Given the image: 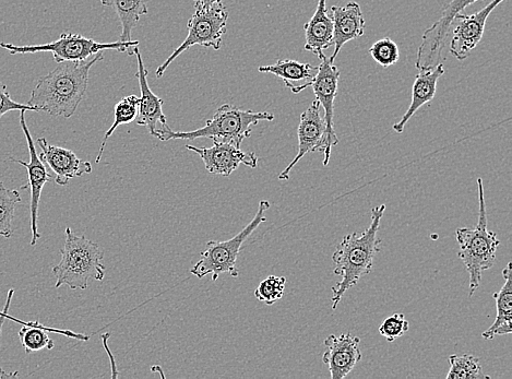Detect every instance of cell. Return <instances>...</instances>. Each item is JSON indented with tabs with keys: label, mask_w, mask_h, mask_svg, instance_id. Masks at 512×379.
<instances>
[{
	"label": "cell",
	"mask_w": 512,
	"mask_h": 379,
	"mask_svg": "<svg viewBox=\"0 0 512 379\" xmlns=\"http://www.w3.org/2000/svg\"><path fill=\"white\" fill-rule=\"evenodd\" d=\"M385 211L386 205L373 208L369 227L363 232L344 236L333 253L332 262L336 265L333 274L342 277V280L332 288L333 311L337 309L344 294L356 286L362 277L373 271L375 256L380 252L381 240L378 239V231Z\"/></svg>",
	"instance_id": "obj_2"
},
{
	"label": "cell",
	"mask_w": 512,
	"mask_h": 379,
	"mask_svg": "<svg viewBox=\"0 0 512 379\" xmlns=\"http://www.w3.org/2000/svg\"><path fill=\"white\" fill-rule=\"evenodd\" d=\"M139 45V41L99 43L92 39L82 37L74 33H63L55 42L42 45L18 46L14 44L2 43L0 47L9 52L10 55H23L34 53H52L54 61L57 64L64 62H82L93 57L95 54L104 51H117L134 55V49Z\"/></svg>",
	"instance_id": "obj_7"
},
{
	"label": "cell",
	"mask_w": 512,
	"mask_h": 379,
	"mask_svg": "<svg viewBox=\"0 0 512 379\" xmlns=\"http://www.w3.org/2000/svg\"><path fill=\"white\" fill-rule=\"evenodd\" d=\"M327 348L323 361L332 379L347 377L362 360L361 339L351 334L330 335L324 341Z\"/></svg>",
	"instance_id": "obj_16"
},
{
	"label": "cell",
	"mask_w": 512,
	"mask_h": 379,
	"mask_svg": "<svg viewBox=\"0 0 512 379\" xmlns=\"http://www.w3.org/2000/svg\"><path fill=\"white\" fill-rule=\"evenodd\" d=\"M229 11L222 3L217 5L202 7L195 6V13L188 20V35L185 41L177 47L171 56L160 65L156 71V76L161 78L166 69L175 61L178 56L195 45L201 47H211L213 50H220L222 40L228 26Z\"/></svg>",
	"instance_id": "obj_8"
},
{
	"label": "cell",
	"mask_w": 512,
	"mask_h": 379,
	"mask_svg": "<svg viewBox=\"0 0 512 379\" xmlns=\"http://www.w3.org/2000/svg\"><path fill=\"white\" fill-rule=\"evenodd\" d=\"M149 0H101L103 6L112 7L122 23L119 42L133 41L132 32L142 16L148 14Z\"/></svg>",
	"instance_id": "obj_24"
},
{
	"label": "cell",
	"mask_w": 512,
	"mask_h": 379,
	"mask_svg": "<svg viewBox=\"0 0 512 379\" xmlns=\"http://www.w3.org/2000/svg\"><path fill=\"white\" fill-rule=\"evenodd\" d=\"M138 108L139 98L136 96L126 97L115 105L114 123L104 135L101 148L99 150V155L97 159H95V162L100 163L104 153L106 142L114 134L115 130L121 125L130 124L136 121L138 115Z\"/></svg>",
	"instance_id": "obj_26"
},
{
	"label": "cell",
	"mask_w": 512,
	"mask_h": 379,
	"mask_svg": "<svg viewBox=\"0 0 512 379\" xmlns=\"http://www.w3.org/2000/svg\"><path fill=\"white\" fill-rule=\"evenodd\" d=\"M195 6L209 7L222 3V0H194Z\"/></svg>",
	"instance_id": "obj_33"
},
{
	"label": "cell",
	"mask_w": 512,
	"mask_h": 379,
	"mask_svg": "<svg viewBox=\"0 0 512 379\" xmlns=\"http://www.w3.org/2000/svg\"><path fill=\"white\" fill-rule=\"evenodd\" d=\"M104 59L100 52L82 62H64L39 79L28 105L35 112H45L56 118H70L86 97L91 68Z\"/></svg>",
	"instance_id": "obj_1"
},
{
	"label": "cell",
	"mask_w": 512,
	"mask_h": 379,
	"mask_svg": "<svg viewBox=\"0 0 512 379\" xmlns=\"http://www.w3.org/2000/svg\"><path fill=\"white\" fill-rule=\"evenodd\" d=\"M40 155L44 164L55 174L59 186H67L70 180L92 173V164L76 156L74 151L49 144L45 138H39Z\"/></svg>",
	"instance_id": "obj_17"
},
{
	"label": "cell",
	"mask_w": 512,
	"mask_h": 379,
	"mask_svg": "<svg viewBox=\"0 0 512 379\" xmlns=\"http://www.w3.org/2000/svg\"><path fill=\"white\" fill-rule=\"evenodd\" d=\"M20 203L21 197L17 189H8L0 182V236L5 239L14 235L15 211Z\"/></svg>",
	"instance_id": "obj_27"
},
{
	"label": "cell",
	"mask_w": 512,
	"mask_h": 379,
	"mask_svg": "<svg viewBox=\"0 0 512 379\" xmlns=\"http://www.w3.org/2000/svg\"><path fill=\"white\" fill-rule=\"evenodd\" d=\"M445 74L444 64H439L433 69L419 71L412 88V101L406 114L394 125V130L401 135L404 128L422 106L430 103L436 96L438 80Z\"/></svg>",
	"instance_id": "obj_19"
},
{
	"label": "cell",
	"mask_w": 512,
	"mask_h": 379,
	"mask_svg": "<svg viewBox=\"0 0 512 379\" xmlns=\"http://www.w3.org/2000/svg\"><path fill=\"white\" fill-rule=\"evenodd\" d=\"M186 149L197 153L205 163L206 170L214 175L229 177L241 164L250 169H256L258 157L253 152H244L230 144L214 142L211 148L186 146Z\"/></svg>",
	"instance_id": "obj_14"
},
{
	"label": "cell",
	"mask_w": 512,
	"mask_h": 379,
	"mask_svg": "<svg viewBox=\"0 0 512 379\" xmlns=\"http://www.w3.org/2000/svg\"><path fill=\"white\" fill-rule=\"evenodd\" d=\"M49 333L63 335L80 341L90 340V336L88 335L77 334L71 330L46 327L39 322H31L29 325H23L18 335L23 349H25L28 354H31L45 349L52 350L55 347L54 340L51 339Z\"/></svg>",
	"instance_id": "obj_23"
},
{
	"label": "cell",
	"mask_w": 512,
	"mask_h": 379,
	"mask_svg": "<svg viewBox=\"0 0 512 379\" xmlns=\"http://www.w3.org/2000/svg\"><path fill=\"white\" fill-rule=\"evenodd\" d=\"M275 115L269 112L244 111L231 104H224L218 109L206 126L192 130V132H174L170 129L160 140H196L209 138L213 142L230 144L241 148L244 139L249 138L253 128L261 121L271 122Z\"/></svg>",
	"instance_id": "obj_5"
},
{
	"label": "cell",
	"mask_w": 512,
	"mask_h": 379,
	"mask_svg": "<svg viewBox=\"0 0 512 379\" xmlns=\"http://www.w3.org/2000/svg\"><path fill=\"white\" fill-rule=\"evenodd\" d=\"M479 222L474 228H459L456 231L460 250L459 258L470 276V298L478 291L483 274L491 269L500 245L497 234L487 229V211L483 180L478 179Z\"/></svg>",
	"instance_id": "obj_4"
},
{
	"label": "cell",
	"mask_w": 512,
	"mask_h": 379,
	"mask_svg": "<svg viewBox=\"0 0 512 379\" xmlns=\"http://www.w3.org/2000/svg\"><path fill=\"white\" fill-rule=\"evenodd\" d=\"M331 18L333 22V46L335 51L329 57L335 64L342 47L350 41L363 37L366 23L360 4L350 2L347 5L332 6Z\"/></svg>",
	"instance_id": "obj_18"
},
{
	"label": "cell",
	"mask_w": 512,
	"mask_h": 379,
	"mask_svg": "<svg viewBox=\"0 0 512 379\" xmlns=\"http://www.w3.org/2000/svg\"><path fill=\"white\" fill-rule=\"evenodd\" d=\"M61 255V263L53 268L56 289L67 286L71 290H87L90 280H104V252L86 236H78L67 228Z\"/></svg>",
	"instance_id": "obj_3"
},
{
	"label": "cell",
	"mask_w": 512,
	"mask_h": 379,
	"mask_svg": "<svg viewBox=\"0 0 512 379\" xmlns=\"http://www.w3.org/2000/svg\"><path fill=\"white\" fill-rule=\"evenodd\" d=\"M13 111H34L28 104H20L11 98L8 88L3 82H0V118Z\"/></svg>",
	"instance_id": "obj_31"
},
{
	"label": "cell",
	"mask_w": 512,
	"mask_h": 379,
	"mask_svg": "<svg viewBox=\"0 0 512 379\" xmlns=\"http://www.w3.org/2000/svg\"><path fill=\"white\" fill-rule=\"evenodd\" d=\"M318 66L300 63L293 59H282L273 65L258 68L261 74H271L279 77L294 94L311 88L317 74Z\"/></svg>",
	"instance_id": "obj_20"
},
{
	"label": "cell",
	"mask_w": 512,
	"mask_h": 379,
	"mask_svg": "<svg viewBox=\"0 0 512 379\" xmlns=\"http://www.w3.org/2000/svg\"><path fill=\"white\" fill-rule=\"evenodd\" d=\"M14 294H15V290L14 289H11L8 292L7 301L5 303L4 310L0 311V315H4L6 312H9V307L11 305V301H13Z\"/></svg>",
	"instance_id": "obj_34"
},
{
	"label": "cell",
	"mask_w": 512,
	"mask_h": 379,
	"mask_svg": "<svg viewBox=\"0 0 512 379\" xmlns=\"http://www.w3.org/2000/svg\"><path fill=\"white\" fill-rule=\"evenodd\" d=\"M505 0H493L492 3L473 15H458L455 19L457 26L452 33L449 52L458 61L467 59L471 52L479 45L483 38L488 17L491 16L497 6Z\"/></svg>",
	"instance_id": "obj_13"
},
{
	"label": "cell",
	"mask_w": 512,
	"mask_h": 379,
	"mask_svg": "<svg viewBox=\"0 0 512 379\" xmlns=\"http://www.w3.org/2000/svg\"><path fill=\"white\" fill-rule=\"evenodd\" d=\"M512 265L508 263L503 270L505 283L499 292L493 295L496 301L497 317L494 324L484 331L483 339L492 340L496 336H507L512 334V281L511 272Z\"/></svg>",
	"instance_id": "obj_22"
},
{
	"label": "cell",
	"mask_w": 512,
	"mask_h": 379,
	"mask_svg": "<svg viewBox=\"0 0 512 379\" xmlns=\"http://www.w3.org/2000/svg\"><path fill=\"white\" fill-rule=\"evenodd\" d=\"M134 55L137 56V78L141 92L138 115L135 122L140 126H145L151 136L161 139L171 129L163 113L164 101L156 96L148 85V70L145 67L144 59H142L138 46L134 49Z\"/></svg>",
	"instance_id": "obj_12"
},
{
	"label": "cell",
	"mask_w": 512,
	"mask_h": 379,
	"mask_svg": "<svg viewBox=\"0 0 512 379\" xmlns=\"http://www.w3.org/2000/svg\"><path fill=\"white\" fill-rule=\"evenodd\" d=\"M20 125L22 128L23 134H25L27 139V144L30 153V161L25 162L22 160H17L10 157L11 161L19 163L22 167L27 169L28 173V183L20 187L21 191H27L30 189L31 198H30V217H31V246L37 245L38 241L41 239V234L38 229V220H39V207L40 200L43 188L46 183H49L52 180V175L47 171L45 164L41 160L38 155L37 149H35V144L30 134V130L26 121V111H21L20 113Z\"/></svg>",
	"instance_id": "obj_11"
},
{
	"label": "cell",
	"mask_w": 512,
	"mask_h": 379,
	"mask_svg": "<svg viewBox=\"0 0 512 379\" xmlns=\"http://www.w3.org/2000/svg\"><path fill=\"white\" fill-rule=\"evenodd\" d=\"M287 278L278 276H269L261 281L255 290L256 299L267 305H273L283 298Z\"/></svg>",
	"instance_id": "obj_28"
},
{
	"label": "cell",
	"mask_w": 512,
	"mask_h": 379,
	"mask_svg": "<svg viewBox=\"0 0 512 379\" xmlns=\"http://www.w3.org/2000/svg\"><path fill=\"white\" fill-rule=\"evenodd\" d=\"M369 54L372 55L376 63L384 68L395 65L400 58L399 46L390 38L381 39L373 44L369 49Z\"/></svg>",
	"instance_id": "obj_29"
},
{
	"label": "cell",
	"mask_w": 512,
	"mask_h": 379,
	"mask_svg": "<svg viewBox=\"0 0 512 379\" xmlns=\"http://www.w3.org/2000/svg\"><path fill=\"white\" fill-rule=\"evenodd\" d=\"M321 105L315 100L309 108L302 113L297 136H299V152L296 157L279 175L280 181H288L290 173L308 152L323 151L326 137L325 118L320 114Z\"/></svg>",
	"instance_id": "obj_15"
},
{
	"label": "cell",
	"mask_w": 512,
	"mask_h": 379,
	"mask_svg": "<svg viewBox=\"0 0 512 379\" xmlns=\"http://www.w3.org/2000/svg\"><path fill=\"white\" fill-rule=\"evenodd\" d=\"M6 319H10V321L19 323L22 326L29 325L31 323V322L26 323V322L20 321V319L10 316L9 312H6L4 315H0V349H2V334H3V327L6 322ZM0 363H2V358H0ZM18 376H19L18 372H13V373L6 372L3 369L2 364H0V379H10V378H16Z\"/></svg>",
	"instance_id": "obj_32"
},
{
	"label": "cell",
	"mask_w": 512,
	"mask_h": 379,
	"mask_svg": "<svg viewBox=\"0 0 512 379\" xmlns=\"http://www.w3.org/2000/svg\"><path fill=\"white\" fill-rule=\"evenodd\" d=\"M270 206L268 200H261L254 219L231 240L209 241L206 250L200 253L199 262L190 269V274L199 279L211 275L213 281H217L223 274H229L233 278L240 276V271L236 267L238 255L249 236L259 228L261 223L266 222V212Z\"/></svg>",
	"instance_id": "obj_6"
},
{
	"label": "cell",
	"mask_w": 512,
	"mask_h": 379,
	"mask_svg": "<svg viewBox=\"0 0 512 379\" xmlns=\"http://www.w3.org/2000/svg\"><path fill=\"white\" fill-rule=\"evenodd\" d=\"M317 74L313 81L312 88L314 90L316 100L321 105V109L325 111L326 137L324 141V165L327 167L331 158L333 147L339 144V138L335 130V100L338 94L340 70L335 64L330 62L329 57L325 54L320 58Z\"/></svg>",
	"instance_id": "obj_10"
},
{
	"label": "cell",
	"mask_w": 512,
	"mask_h": 379,
	"mask_svg": "<svg viewBox=\"0 0 512 379\" xmlns=\"http://www.w3.org/2000/svg\"><path fill=\"white\" fill-rule=\"evenodd\" d=\"M450 370L447 379H490L484 373L479 358L471 354H452L449 357Z\"/></svg>",
	"instance_id": "obj_25"
},
{
	"label": "cell",
	"mask_w": 512,
	"mask_h": 379,
	"mask_svg": "<svg viewBox=\"0 0 512 379\" xmlns=\"http://www.w3.org/2000/svg\"><path fill=\"white\" fill-rule=\"evenodd\" d=\"M483 0H451L443 10V15L423 34L422 42L416 55L415 67L419 71L430 70L444 64V51L452 23L464 9Z\"/></svg>",
	"instance_id": "obj_9"
},
{
	"label": "cell",
	"mask_w": 512,
	"mask_h": 379,
	"mask_svg": "<svg viewBox=\"0 0 512 379\" xmlns=\"http://www.w3.org/2000/svg\"><path fill=\"white\" fill-rule=\"evenodd\" d=\"M305 50L318 58L333 45V22L327 10V0H319L314 16L304 25Z\"/></svg>",
	"instance_id": "obj_21"
},
{
	"label": "cell",
	"mask_w": 512,
	"mask_h": 379,
	"mask_svg": "<svg viewBox=\"0 0 512 379\" xmlns=\"http://www.w3.org/2000/svg\"><path fill=\"white\" fill-rule=\"evenodd\" d=\"M409 329L410 324L406 316L398 313L386 318V321L379 326V334L387 341L394 342L407 334Z\"/></svg>",
	"instance_id": "obj_30"
}]
</instances>
